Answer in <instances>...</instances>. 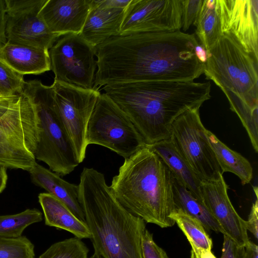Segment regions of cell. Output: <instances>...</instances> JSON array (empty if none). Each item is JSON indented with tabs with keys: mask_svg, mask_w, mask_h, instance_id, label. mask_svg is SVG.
Masks as SVG:
<instances>
[{
	"mask_svg": "<svg viewBox=\"0 0 258 258\" xmlns=\"http://www.w3.org/2000/svg\"><path fill=\"white\" fill-rule=\"evenodd\" d=\"M202 49L195 34L180 30L111 37L96 47L93 88L134 82L194 81L204 73Z\"/></svg>",
	"mask_w": 258,
	"mask_h": 258,
	"instance_id": "cell-1",
	"label": "cell"
},
{
	"mask_svg": "<svg viewBox=\"0 0 258 258\" xmlns=\"http://www.w3.org/2000/svg\"><path fill=\"white\" fill-rule=\"evenodd\" d=\"M211 83L142 81L104 86L105 93L126 114L146 145L169 138L174 120L211 98Z\"/></svg>",
	"mask_w": 258,
	"mask_h": 258,
	"instance_id": "cell-2",
	"label": "cell"
},
{
	"mask_svg": "<svg viewBox=\"0 0 258 258\" xmlns=\"http://www.w3.org/2000/svg\"><path fill=\"white\" fill-rule=\"evenodd\" d=\"M78 186L79 201L94 251L104 258H143L141 240L145 222L120 204L104 174L84 167Z\"/></svg>",
	"mask_w": 258,
	"mask_h": 258,
	"instance_id": "cell-3",
	"label": "cell"
},
{
	"mask_svg": "<svg viewBox=\"0 0 258 258\" xmlns=\"http://www.w3.org/2000/svg\"><path fill=\"white\" fill-rule=\"evenodd\" d=\"M132 214L161 228L175 224L174 178L162 159L146 145L127 158L109 186Z\"/></svg>",
	"mask_w": 258,
	"mask_h": 258,
	"instance_id": "cell-4",
	"label": "cell"
},
{
	"mask_svg": "<svg viewBox=\"0 0 258 258\" xmlns=\"http://www.w3.org/2000/svg\"><path fill=\"white\" fill-rule=\"evenodd\" d=\"M258 60L233 35L224 32L206 52L204 73L226 95L228 101L240 100L258 108Z\"/></svg>",
	"mask_w": 258,
	"mask_h": 258,
	"instance_id": "cell-5",
	"label": "cell"
},
{
	"mask_svg": "<svg viewBox=\"0 0 258 258\" xmlns=\"http://www.w3.org/2000/svg\"><path fill=\"white\" fill-rule=\"evenodd\" d=\"M22 93L34 106L38 118L35 159L46 163L59 176L70 174L80 162L58 111L52 86L33 80L25 82Z\"/></svg>",
	"mask_w": 258,
	"mask_h": 258,
	"instance_id": "cell-6",
	"label": "cell"
},
{
	"mask_svg": "<svg viewBox=\"0 0 258 258\" xmlns=\"http://www.w3.org/2000/svg\"><path fill=\"white\" fill-rule=\"evenodd\" d=\"M87 146H103L127 158L146 145L126 114L105 93L97 99L86 131Z\"/></svg>",
	"mask_w": 258,
	"mask_h": 258,
	"instance_id": "cell-7",
	"label": "cell"
},
{
	"mask_svg": "<svg viewBox=\"0 0 258 258\" xmlns=\"http://www.w3.org/2000/svg\"><path fill=\"white\" fill-rule=\"evenodd\" d=\"M200 108L188 109L173 122L169 139L201 180L218 179L223 173L208 142Z\"/></svg>",
	"mask_w": 258,
	"mask_h": 258,
	"instance_id": "cell-8",
	"label": "cell"
},
{
	"mask_svg": "<svg viewBox=\"0 0 258 258\" xmlns=\"http://www.w3.org/2000/svg\"><path fill=\"white\" fill-rule=\"evenodd\" d=\"M62 36L48 51L54 81L93 88L97 67L96 47L80 33Z\"/></svg>",
	"mask_w": 258,
	"mask_h": 258,
	"instance_id": "cell-9",
	"label": "cell"
},
{
	"mask_svg": "<svg viewBox=\"0 0 258 258\" xmlns=\"http://www.w3.org/2000/svg\"><path fill=\"white\" fill-rule=\"evenodd\" d=\"M51 86L59 115L81 163L85 158L88 146L87 125L101 94L97 89H86L54 80Z\"/></svg>",
	"mask_w": 258,
	"mask_h": 258,
	"instance_id": "cell-10",
	"label": "cell"
},
{
	"mask_svg": "<svg viewBox=\"0 0 258 258\" xmlns=\"http://www.w3.org/2000/svg\"><path fill=\"white\" fill-rule=\"evenodd\" d=\"M7 41L49 50L60 36L39 15L47 0H4Z\"/></svg>",
	"mask_w": 258,
	"mask_h": 258,
	"instance_id": "cell-11",
	"label": "cell"
},
{
	"mask_svg": "<svg viewBox=\"0 0 258 258\" xmlns=\"http://www.w3.org/2000/svg\"><path fill=\"white\" fill-rule=\"evenodd\" d=\"M182 0H131L119 35L180 30Z\"/></svg>",
	"mask_w": 258,
	"mask_h": 258,
	"instance_id": "cell-12",
	"label": "cell"
},
{
	"mask_svg": "<svg viewBox=\"0 0 258 258\" xmlns=\"http://www.w3.org/2000/svg\"><path fill=\"white\" fill-rule=\"evenodd\" d=\"M0 131L34 154L38 118L34 106L23 93L0 97Z\"/></svg>",
	"mask_w": 258,
	"mask_h": 258,
	"instance_id": "cell-13",
	"label": "cell"
},
{
	"mask_svg": "<svg viewBox=\"0 0 258 258\" xmlns=\"http://www.w3.org/2000/svg\"><path fill=\"white\" fill-rule=\"evenodd\" d=\"M222 33L232 34L258 60V0H216Z\"/></svg>",
	"mask_w": 258,
	"mask_h": 258,
	"instance_id": "cell-14",
	"label": "cell"
},
{
	"mask_svg": "<svg viewBox=\"0 0 258 258\" xmlns=\"http://www.w3.org/2000/svg\"><path fill=\"white\" fill-rule=\"evenodd\" d=\"M228 185L223 175L215 180H202L203 203L218 221L224 234L239 247L247 245L249 240L246 221L237 213L228 195Z\"/></svg>",
	"mask_w": 258,
	"mask_h": 258,
	"instance_id": "cell-15",
	"label": "cell"
},
{
	"mask_svg": "<svg viewBox=\"0 0 258 258\" xmlns=\"http://www.w3.org/2000/svg\"><path fill=\"white\" fill-rule=\"evenodd\" d=\"M92 1L47 0L39 15L52 33H81Z\"/></svg>",
	"mask_w": 258,
	"mask_h": 258,
	"instance_id": "cell-16",
	"label": "cell"
},
{
	"mask_svg": "<svg viewBox=\"0 0 258 258\" xmlns=\"http://www.w3.org/2000/svg\"><path fill=\"white\" fill-rule=\"evenodd\" d=\"M125 9L102 8L92 0L81 35L95 47L119 35Z\"/></svg>",
	"mask_w": 258,
	"mask_h": 258,
	"instance_id": "cell-17",
	"label": "cell"
},
{
	"mask_svg": "<svg viewBox=\"0 0 258 258\" xmlns=\"http://www.w3.org/2000/svg\"><path fill=\"white\" fill-rule=\"evenodd\" d=\"M49 50L7 41L0 45V59L22 75H39L51 70Z\"/></svg>",
	"mask_w": 258,
	"mask_h": 258,
	"instance_id": "cell-18",
	"label": "cell"
},
{
	"mask_svg": "<svg viewBox=\"0 0 258 258\" xmlns=\"http://www.w3.org/2000/svg\"><path fill=\"white\" fill-rule=\"evenodd\" d=\"M32 182L64 204L80 220L86 222L79 201L78 185L70 183L37 162L29 171Z\"/></svg>",
	"mask_w": 258,
	"mask_h": 258,
	"instance_id": "cell-19",
	"label": "cell"
},
{
	"mask_svg": "<svg viewBox=\"0 0 258 258\" xmlns=\"http://www.w3.org/2000/svg\"><path fill=\"white\" fill-rule=\"evenodd\" d=\"M38 197L46 225L69 231L80 239H90L87 223L78 219L61 202L46 192L39 194Z\"/></svg>",
	"mask_w": 258,
	"mask_h": 258,
	"instance_id": "cell-20",
	"label": "cell"
},
{
	"mask_svg": "<svg viewBox=\"0 0 258 258\" xmlns=\"http://www.w3.org/2000/svg\"><path fill=\"white\" fill-rule=\"evenodd\" d=\"M146 145L162 159L174 178L196 199L203 203L202 180L183 160L170 140L168 139Z\"/></svg>",
	"mask_w": 258,
	"mask_h": 258,
	"instance_id": "cell-21",
	"label": "cell"
},
{
	"mask_svg": "<svg viewBox=\"0 0 258 258\" xmlns=\"http://www.w3.org/2000/svg\"><path fill=\"white\" fill-rule=\"evenodd\" d=\"M206 134L222 173L229 172L234 174L240 179L242 185L249 183L252 178L253 170L248 160L230 149L207 129Z\"/></svg>",
	"mask_w": 258,
	"mask_h": 258,
	"instance_id": "cell-22",
	"label": "cell"
},
{
	"mask_svg": "<svg viewBox=\"0 0 258 258\" xmlns=\"http://www.w3.org/2000/svg\"><path fill=\"white\" fill-rule=\"evenodd\" d=\"M174 178V196L176 209H180L198 219L209 233L213 231L224 234L221 226L205 204L196 199Z\"/></svg>",
	"mask_w": 258,
	"mask_h": 258,
	"instance_id": "cell-23",
	"label": "cell"
},
{
	"mask_svg": "<svg viewBox=\"0 0 258 258\" xmlns=\"http://www.w3.org/2000/svg\"><path fill=\"white\" fill-rule=\"evenodd\" d=\"M194 25L196 34L202 48L209 50L222 34L216 0H203Z\"/></svg>",
	"mask_w": 258,
	"mask_h": 258,
	"instance_id": "cell-24",
	"label": "cell"
},
{
	"mask_svg": "<svg viewBox=\"0 0 258 258\" xmlns=\"http://www.w3.org/2000/svg\"><path fill=\"white\" fill-rule=\"evenodd\" d=\"M170 217L186 237L195 255L201 249H212V239L198 219L180 209H176Z\"/></svg>",
	"mask_w": 258,
	"mask_h": 258,
	"instance_id": "cell-25",
	"label": "cell"
},
{
	"mask_svg": "<svg viewBox=\"0 0 258 258\" xmlns=\"http://www.w3.org/2000/svg\"><path fill=\"white\" fill-rule=\"evenodd\" d=\"M36 163L34 155L0 131V165L29 171Z\"/></svg>",
	"mask_w": 258,
	"mask_h": 258,
	"instance_id": "cell-26",
	"label": "cell"
},
{
	"mask_svg": "<svg viewBox=\"0 0 258 258\" xmlns=\"http://www.w3.org/2000/svg\"><path fill=\"white\" fill-rule=\"evenodd\" d=\"M42 220V213L36 208L13 215H0V237H20L27 227Z\"/></svg>",
	"mask_w": 258,
	"mask_h": 258,
	"instance_id": "cell-27",
	"label": "cell"
},
{
	"mask_svg": "<svg viewBox=\"0 0 258 258\" xmlns=\"http://www.w3.org/2000/svg\"><path fill=\"white\" fill-rule=\"evenodd\" d=\"M89 251L82 240L75 237L54 243L38 258H88Z\"/></svg>",
	"mask_w": 258,
	"mask_h": 258,
	"instance_id": "cell-28",
	"label": "cell"
},
{
	"mask_svg": "<svg viewBox=\"0 0 258 258\" xmlns=\"http://www.w3.org/2000/svg\"><path fill=\"white\" fill-rule=\"evenodd\" d=\"M0 258H35L34 246L25 236L0 237Z\"/></svg>",
	"mask_w": 258,
	"mask_h": 258,
	"instance_id": "cell-29",
	"label": "cell"
},
{
	"mask_svg": "<svg viewBox=\"0 0 258 258\" xmlns=\"http://www.w3.org/2000/svg\"><path fill=\"white\" fill-rule=\"evenodd\" d=\"M25 82L23 75L13 70L0 59V97L21 94Z\"/></svg>",
	"mask_w": 258,
	"mask_h": 258,
	"instance_id": "cell-30",
	"label": "cell"
},
{
	"mask_svg": "<svg viewBox=\"0 0 258 258\" xmlns=\"http://www.w3.org/2000/svg\"><path fill=\"white\" fill-rule=\"evenodd\" d=\"M202 3L203 0H182L181 28L184 31L194 25Z\"/></svg>",
	"mask_w": 258,
	"mask_h": 258,
	"instance_id": "cell-31",
	"label": "cell"
},
{
	"mask_svg": "<svg viewBox=\"0 0 258 258\" xmlns=\"http://www.w3.org/2000/svg\"><path fill=\"white\" fill-rule=\"evenodd\" d=\"M143 258H169L166 252L154 241L153 234L146 229L141 240Z\"/></svg>",
	"mask_w": 258,
	"mask_h": 258,
	"instance_id": "cell-32",
	"label": "cell"
},
{
	"mask_svg": "<svg viewBox=\"0 0 258 258\" xmlns=\"http://www.w3.org/2000/svg\"><path fill=\"white\" fill-rule=\"evenodd\" d=\"M224 240L221 258H243L244 247H239L230 237L223 235Z\"/></svg>",
	"mask_w": 258,
	"mask_h": 258,
	"instance_id": "cell-33",
	"label": "cell"
},
{
	"mask_svg": "<svg viewBox=\"0 0 258 258\" xmlns=\"http://www.w3.org/2000/svg\"><path fill=\"white\" fill-rule=\"evenodd\" d=\"M247 230L249 231L257 240L258 238V201L257 198L252 204L247 221H246Z\"/></svg>",
	"mask_w": 258,
	"mask_h": 258,
	"instance_id": "cell-34",
	"label": "cell"
},
{
	"mask_svg": "<svg viewBox=\"0 0 258 258\" xmlns=\"http://www.w3.org/2000/svg\"><path fill=\"white\" fill-rule=\"evenodd\" d=\"M131 0H94L95 4L102 8L125 9Z\"/></svg>",
	"mask_w": 258,
	"mask_h": 258,
	"instance_id": "cell-35",
	"label": "cell"
},
{
	"mask_svg": "<svg viewBox=\"0 0 258 258\" xmlns=\"http://www.w3.org/2000/svg\"><path fill=\"white\" fill-rule=\"evenodd\" d=\"M5 4L4 0H0V45L7 42L5 34Z\"/></svg>",
	"mask_w": 258,
	"mask_h": 258,
	"instance_id": "cell-36",
	"label": "cell"
},
{
	"mask_svg": "<svg viewBox=\"0 0 258 258\" xmlns=\"http://www.w3.org/2000/svg\"><path fill=\"white\" fill-rule=\"evenodd\" d=\"M243 258H258L257 245L250 241L249 243L244 247Z\"/></svg>",
	"mask_w": 258,
	"mask_h": 258,
	"instance_id": "cell-37",
	"label": "cell"
},
{
	"mask_svg": "<svg viewBox=\"0 0 258 258\" xmlns=\"http://www.w3.org/2000/svg\"><path fill=\"white\" fill-rule=\"evenodd\" d=\"M7 168L0 165V194L5 189L7 183L8 176Z\"/></svg>",
	"mask_w": 258,
	"mask_h": 258,
	"instance_id": "cell-38",
	"label": "cell"
},
{
	"mask_svg": "<svg viewBox=\"0 0 258 258\" xmlns=\"http://www.w3.org/2000/svg\"><path fill=\"white\" fill-rule=\"evenodd\" d=\"M195 256L196 258H217L212 253L211 250L207 249L200 250Z\"/></svg>",
	"mask_w": 258,
	"mask_h": 258,
	"instance_id": "cell-39",
	"label": "cell"
},
{
	"mask_svg": "<svg viewBox=\"0 0 258 258\" xmlns=\"http://www.w3.org/2000/svg\"><path fill=\"white\" fill-rule=\"evenodd\" d=\"M89 258H104L97 252L94 251V253Z\"/></svg>",
	"mask_w": 258,
	"mask_h": 258,
	"instance_id": "cell-40",
	"label": "cell"
},
{
	"mask_svg": "<svg viewBox=\"0 0 258 258\" xmlns=\"http://www.w3.org/2000/svg\"><path fill=\"white\" fill-rule=\"evenodd\" d=\"M190 258H196V257L195 255V253L192 250H191V251H190Z\"/></svg>",
	"mask_w": 258,
	"mask_h": 258,
	"instance_id": "cell-41",
	"label": "cell"
}]
</instances>
